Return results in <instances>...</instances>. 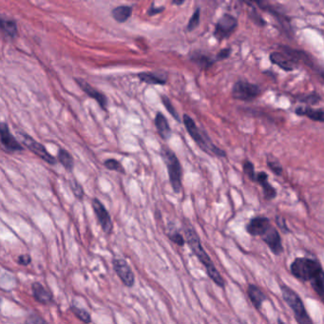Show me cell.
<instances>
[{
  "label": "cell",
  "mask_w": 324,
  "mask_h": 324,
  "mask_svg": "<svg viewBox=\"0 0 324 324\" xmlns=\"http://www.w3.org/2000/svg\"><path fill=\"white\" fill-rule=\"evenodd\" d=\"M183 230H184L185 238L187 244L189 245L194 255L198 258V260L205 267L208 277L216 283L218 286H220L222 288L225 287L226 282H225L223 277L221 276V274L217 270L215 265L213 264L212 260L210 259V257L208 256V254L205 252V250L201 243L198 233L196 232V230L193 228L191 224L186 219L183 220Z\"/></svg>",
  "instance_id": "cell-1"
},
{
  "label": "cell",
  "mask_w": 324,
  "mask_h": 324,
  "mask_svg": "<svg viewBox=\"0 0 324 324\" xmlns=\"http://www.w3.org/2000/svg\"><path fill=\"white\" fill-rule=\"evenodd\" d=\"M183 122H184V125L188 132V134L190 135V137L204 152L209 155H214L217 157L227 156V153L223 149H221L220 147H218L217 145L212 143L211 139L206 134V132L201 131L197 127L196 123L189 115L185 114L183 117Z\"/></svg>",
  "instance_id": "cell-2"
},
{
  "label": "cell",
  "mask_w": 324,
  "mask_h": 324,
  "mask_svg": "<svg viewBox=\"0 0 324 324\" xmlns=\"http://www.w3.org/2000/svg\"><path fill=\"white\" fill-rule=\"evenodd\" d=\"M160 154L164 163L166 164V167L168 168L169 182L172 186L173 192L179 194L182 190V176H183V169L180 161L177 155L166 145L162 146Z\"/></svg>",
  "instance_id": "cell-3"
},
{
  "label": "cell",
  "mask_w": 324,
  "mask_h": 324,
  "mask_svg": "<svg viewBox=\"0 0 324 324\" xmlns=\"http://www.w3.org/2000/svg\"><path fill=\"white\" fill-rule=\"evenodd\" d=\"M291 273L301 281H310L321 270L322 264L317 260L310 258H297L290 266Z\"/></svg>",
  "instance_id": "cell-4"
},
{
  "label": "cell",
  "mask_w": 324,
  "mask_h": 324,
  "mask_svg": "<svg viewBox=\"0 0 324 324\" xmlns=\"http://www.w3.org/2000/svg\"><path fill=\"white\" fill-rule=\"evenodd\" d=\"M280 290H281L282 298L287 303L289 307L292 309L296 321L301 324H313V321L306 311L304 303L300 299V296L287 285H281Z\"/></svg>",
  "instance_id": "cell-5"
},
{
  "label": "cell",
  "mask_w": 324,
  "mask_h": 324,
  "mask_svg": "<svg viewBox=\"0 0 324 324\" xmlns=\"http://www.w3.org/2000/svg\"><path fill=\"white\" fill-rule=\"evenodd\" d=\"M18 136L22 144H24L25 146L29 150H31L34 154H36V156L39 157L41 160L48 163L50 166H54L57 163L55 157L52 156L43 144L38 143L32 136H30L26 132H18Z\"/></svg>",
  "instance_id": "cell-6"
},
{
  "label": "cell",
  "mask_w": 324,
  "mask_h": 324,
  "mask_svg": "<svg viewBox=\"0 0 324 324\" xmlns=\"http://www.w3.org/2000/svg\"><path fill=\"white\" fill-rule=\"evenodd\" d=\"M262 93V89L258 85L246 81H238L232 89V97L240 101H252Z\"/></svg>",
  "instance_id": "cell-7"
},
{
  "label": "cell",
  "mask_w": 324,
  "mask_h": 324,
  "mask_svg": "<svg viewBox=\"0 0 324 324\" xmlns=\"http://www.w3.org/2000/svg\"><path fill=\"white\" fill-rule=\"evenodd\" d=\"M237 27L238 19L231 14H225L217 22L214 36L218 41H223L231 36Z\"/></svg>",
  "instance_id": "cell-8"
},
{
  "label": "cell",
  "mask_w": 324,
  "mask_h": 324,
  "mask_svg": "<svg viewBox=\"0 0 324 324\" xmlns=\"http://www.w3.org/2000/svg\"><path fill=\"white\" fill-rule=\"evenodd\" d=\"M0 141L4 151L8 153L21 152L24 150L23 145L20 144L12 134L8 124L2 122L0 125Z\"/></svg>",
  "instance_id": "cell-9"
},
{
  "label": "cell",
  "mask_w": 324,
  "mask_h": 324,
  "mask_svg": "<svg viewBox=\"0 0 324 324\" xmlns=\"http://www.w3.org/2000/svg\"><path fill=\"white\" fill-rule=\"evenodd\" d=\"M92 205L93 208L94 210V213L97 217V221L98 224L100 225V227L102 228V230L108 234L110 235L113 231V223L111 220V217L109 215L107 208L105 207V205L101 203V201L97 198H93L92 201Z\"/></svg>",
  "instance_id": "cell-10"
},
{
  "label": "cell",
  "mask_w": 324,
  "mask_h": 324,
  "mask_svg": "<svg viewBox=\"0 0 324 324\" xmlns=\"http://www.w3.org/2000/svg\"><path fill=\"white\" fill-rule=\"evenodd\" d=\"M112 265L116 275L120 278L121 281L127 287H132L135 283V276L128 262L124 259L115 258L112 261Z\"/></svg>",
  "instance_id": "cell-11"
},
{
  "label": "cell",
  "mask_w": 324,
  "mask_h": 324,
  "mask_svg": "<svg viewBox=\"0 0 324 324\" xmlns=\"http://www.w3.org/2000/svg\"><path fill=\"white\" fill-rule=\"evenodd\" d=\"M76 84L79 86V88L84 92L85 93L91 98L94 99L101 108L105 111L108 109V99L104 93L99 92L95 88L92 87L87 81H85L82 78H74Z\"/></svg>",
  "instance_id": "cell-12"
},
{
  "label": "cell",
  "mask_w": 324,
  "mask_h": 324,
  "mask_svg": "<svg viewBox=\"0 0 324 324\" xmlns=\"http://www.w3.org/2000/svg\"><path fill=\"white\" fill-rule=\"evenodd\" d=\"M262 238L264 243L269 247V249L274 255L278 256L283 252L281 238L276 228L271 227L266 231V233H264L262 236Z\"/></svg>",
  "instance_id": "cell-13"
},
{
  "label": "cell",
  "mask_w": 324,
  "mask_h": 324,
  "mask_svg": "<svg viewBox=\"0 0 324 324\" xmlns=\"http://www.w3.org/2000/svg\"><path fill=\"white\" fill-rule=\"evenodd\" d=\"M270 228L271 225L269 219L264 216L254 217L246 225V230L251 236L262 237Z\"/></svg>",
  "instance_id": "cell-14"
},
{
  "label": "cell",
  "mask_w": 324,
  "mask_h": 324,
  "mask_svg": "<svg viewBox=\"0 0 324 324\" xmlns=\"http://www.w3.org/2000/svg\"><path fill=\"white\" fill-rule=\"evenodd\" d=\"M270 60L275 64L277 66H278L280 69H282L283 71L286 72H292L296 69V67L298 66V62L294 60L290 55L287 53H281V52H272L269 56Z\"/></svg>",
  "instance_id": "cell-15"
},
{
  "label": "cell",
  "mask_w": 324,
  "mask_h": 324,
  "mask_svg": "<svg viewBox=\"0 0 324 324\" xmlns=\"http://www.w3.org/2000/svg\"><path fill=\"white\" fill-rule=\"evenodd\" d=\"M255 182L258 183L262 186L265 200L270 201V200H273L276 198L277 190L273 187V185L268 182V175L265 172L261 171V172L257 173Z\"/></svg>",
  "instance_id": "cell-16"
},
{
  "label": "cell",
  "mask_w": 324,
  "mask_h": 324,
  "mask_svg": "<svg viewBox=\"0 0 324 324\" xmlns=\"http://www.w3.org/2000/svg\"><path fill=\"white\" fill-rule=\"evenodd\" d=\"M32 293L34 299L41 304H50L53 302V296L40 282L32 284Z\"/></svg>",
  "instance_id": "cell-17"
},
{
  "label": "cell",
  "mask_w": 324,
  "mask_h": 324,
  "mask_svg": "<svg viewBox=\"0 0 324 324\" xmlns=\"http://www.w3.org/2000/svg\"><path fill=\"white\" fill-rule=\"evenodd\" d=\"M154 123H155L157 132L160 135V137L165 141L169 140V138L172 135V132H171V129L169 127V124H168V119L166 118V116L162 112H157Z\"/></svg>",
  "instance_id": "cell-18"
},
{
  "label": "cell",
  "mask_w": 324,
  "mask_h": 324,
  "mask_svg": "<svg viewBox=\"0 0 324 324\" xmlns=\"http://www.w3.org/2000/svg\"><path fill=\"white\" fill-rule=\"evenodd\" d=\"M138 78L148 85H165L167 83V75H163L160 72H140Z\"/></svg>",
  "instance_id": "cell-19"
},
{
  "label": "cell",
  "mask_w": 324,
  "mask_h": 324,
  "mask_svg": "<svg viewBox=\"0 0 324 324\" xmlns=\"http://www.w3.org/2000/svg\"><path fill=\"white\" fill-rule=\"evenodd\" d=\"M247 295L249 300H251L254 307L258 310L261 309L262 304L266 300V296L264 292L259 288L257 285L250 284L247 288Z\"/></svg>",
  "instance_id": "cell-20"
},
{
  "label": "cell",
  "mask_w": 324,
  "mask_h": 324,
  "mask_svg": "<svg viewBox=\"0 0 324 324\" xmlns=\"http://www.w3.org/2000/svg\"><path fill=\"white\" fill-rule=\"evenodd\" d=\"M296 114L299 116H306L309 119L316 122H324V109H315V108H300L296 109Z\"/></svg>",
  "instance_id": "cell-21"
},
{
  "label": "cell",
  "mask_w": 324,
  "mask_h": 324,
  "mask_svg": "<svg viewBox=\"0 0 324 324\" xmlns=\"http://www.w3.org/2000/svg\"><path fill=\"white\" fill-rule=\"evenodd\" d=\"M167 236L169 240L174 242L175 244H177L178 246L180 247L185 246L186 240H185L179 229L176 228V225L173 222H169L167 226Z\"/></svg>",
  "instance_id": "cell-22"
},
{
  "label": "cell",
  "mask_w": 324,
  "mask_h": 324,
  "mask_svg": "<svg viewBox=\"0 0 324 324\" xmlns=\"http://www.w3.org/2000/svg\"><path fill=\"white\" fill-rule=\"evenodd\" d=\"M132 14V8L130 6H119L114 8L111 11V15L114 18L115 21L119 22V23H124L126 22Z\"/></svg>",
  "instance_id": "cell-23"
},
{
  "label": "cell",
  "mask_w": 324,
  "mask_h": 324,
  "mask_svg": "<svg viewBox=\"0 0 324 324\" xmlns=\"http://www.w3.org/2000/svg\"><path fill=\"white\" fill-rule=\"evenodd\" d=\"M0 26H1V30H2L3 34L7 37H10L13 39L17 36V25L15 21L2 16Z\"/></svg>",
  "instance_id": "cell-24"
},
{
  "label": "cell",
  "mask_w": 324,
  "mask_h": 324,
  "mask_svg": "<svg viewBox=\"0 0 324 324\" xmlns=\"http://www.w3.org/2000/svg\"><path fill=\"white\" fill-rule=\"evenodd\" d=\"M316 294L324 302V270H321L316 276L309 281Z\"/></svg>",
  "instance_id": "cell-25"
},
{
  "label": "cell",
  "mask_w": 324,
  "mask_h": 324,
  "mask_svg": "<svg viewBox=\"0 0 324 324\" xmlns=\"http://www.w3.org/2000/svg\"><path fill=\"white\" fill-rule=\"evenodd\" d=\"M57 159L66 170L72 171V169L74 168V159L69 151H67L64 148H59L57 153Z\"/></svg>",
  "instance_id": "cell-26"
},
{
  "label": "cell",
  "mask_w": 324,
  "mask_h": 324,
  "mask_svg": "<svg viewBox=\"0 0 324 324\" xmlns=\"http://www.w3.org/2000/svg\"><path fill=\"white\" fill-rule=\"evenodd\" d=\"M190 59L194 63H196L200 68H202L204 70L209 69L216 62V60L212 59L208 55H205L204 53H199V52L193 53L191 57H190Z\"/></svg>",
  "instance_id": "cell-27"
},
{
  "label": "cell",
  "mask_w": 324,
  "mask_h": 324,
  "mask_svg": "<svg viewBox=\"0 0 324 324\" xmlns=\"http://www.w3.org/2000/svg\"><path fill=\"white\" fill-rule=\"evenodd\" d=\"M70 310L82 323H84V324H91L92 323L91 314L88 312L87 310L82 309V308H79L77 306H72Z\"/></svg>",
  "instance_id": "cell-28"
},
{
  "label": "cell",
  "mask_w": 324,
  "mask_h": 324,
  "mask_svg": "<svg viewBox=\"0 0 324 324\" xmlns=\"http://www.w3.org/2000/svg\"><path fill=\"white\" fill-rule=\"evenodd\" d=\"M104 167L108 168V170H114L117 171L122 174H125V168L121 165L120 162L117 161L116 159H107L104 162Z\"/></svg>",
  "instance_id": "cell-29"
},
{
  "label": "cell",
  "mask_w": 324,
  "mask_h": 324,
  "mask_svg": "<svg viewBox=\"0 0 324 324\" xmlns=\"http://www.w3.org/2000/svg\"><path fill=\"white\" fill-rule=\"evenodd\" d=\"M70 186L72 188V193L74 195V197L80 201H82L84 199V189L82 187V185L77 182L76 180L70 181Z\"/></svg>",
  "instance_id": "cell-30"
},
{
  "label": "cell",
  "mask_w": 324,
  "mask_h": 324,
  "mask_svg": "<svg viewBox=\"0 0 324 324\" xmlns=\"http://www.w3.org/2000/svg\"><path fill=\"white\" fill-rule=\"evenodd\" d=\"M161 98H162V102H163L165 108H167V110L169 112V114H170V115H171L175 120L178 121V122H181L180 116H179L178 112L176 111L175 108L173 107V105H172L171 101L169 100V98L165 96V95H162Z\"/></svg>",
  "instance_id": "cell-31"
},
{
  "label": "cell",
  "mask_w": 324,
  "mask_h": 324,
  "mask_svg": "<svg viewBox=\"0 0 324 324\" xmlns=\"http://www.w3.org/2000/svg\"><path fill=\"white\" fill-rule=\"evenodd\" d=\"M200 13H201V11L200 9L198 8L191 16V18L189 19L188 21V24H187V27H186V30L187 32H192L194 31L199 24H200Z\"/></svg>",
  "instance_id": "cell-32"
},
{
  "label": "cell",
  "mask_w": 324,
  "mask_h": 324,
  "mask_svg": "<svg viewBox=\"0 0 324 324\" xmlns=\"http://www.w3.org/2000/svg\"><path fill=\"white\" fill-rule=\"evenodd\" d=\"M267 165H268V168H270V170L274 174H276L278 176H280L282 174L283 169H282V167L280 166V164L278 163V161L273 160L272 158L268 157V159H267Z\"/></svg>",
  "instance_id": "cell-33"
},
{
  "label": "cell",
  "mask_w": 324,
  "mask_h": 324,
  "mask_svg": "<svg viewBox=\"0 0 324 324\" xmlns=\"http://www.w3.org/2000/svg\"><path fill=\"white\" fill-rule=\"evenodd\" d=\"M243 171H244V173L247 175V177H248L250 180L255 182V179H256L255 168H254V165H253L250 161L246 160V161L243 163Z\"/></svg>",
  "instance_id": "cell-34"
},
{
  "label": "cell",
  "mask_w": 324,
  "mask_h": 324,
  "mask_svg": "<svg viewBox=\"0 0 324 324\" xmlns=\"http://www.w3.org/2000/svg\"><path fill=\"white\" fill-rule=\"evenodd\" d=\"M300 101L306 103V104H310V105H315L317 103H319L321 101V97L317 93H311L309 95H306L304 97H300Z\"/></svg>",
  "instance_id": "cell-35"
},
{
  "label": "cell",
  "mask_w": 324,
  "mask_h": 324,
  "mask_svg": "<svg viewBox=\"0 0 324 324\" xmlns=\"http://www.w3.org/2000/svg\"><path fill=\"white\" fill-rule=\"evenodd\" d=\"M26 324H47V322H46L43 318L39 317L38 315H36V314H31V315L28 317V319L26 320Z\"/></svg>",
  "instance_id": "cell-36"
},
{
  "label": "cell",
  "mask_w": 324,
  "mask_h": 324,
  "mask_svg": "<svg viewBox=\"0 0 324 324\" xmlns=\"http://www.w3.org/2000/svg\"><path fill=\"white\" fill-rule=\"evenodd\" d=\"M231 54V48H223L222 50H220L218 53H217L216 60H225L228 58Z\"/></svg>",
  "instance_id": "cell-37"
},
{
  "label": "cell",
  "mask_w": 324,
  "mask_h": 324,
  "mask_svg": "<svg viewBox=\"0 0 324 324\" xmlns=\"http://www.w3.org/2000/svg\"><path fill=\"white\" fill-rule=\"evenodd\" d=\"M31 263H32V257L30 255H28V254L20 255L17 258V264H20V265L28 266L29 264H31Z\"/></svg>",
  "instance_id": "cell-38"
},
{
  "label": "cell",
  "mask_w": 324,
  "mask_h": 324,
  "mask_svg": "<svg viewBox=\"0 0 324 324\" xmlns=\"http://www.w3.org/2000/svg\"><path fill=\"white\" fill-rule=\"evenodd\" d=\"M276 222L278 227L280 228L283 232H290V230H289L287 226H286V221H285V219H283L282 217H277Z\"/></svg>",
  "instance_id": "cell-39"
},
{
  "label": "cell",
  "mask_w": 324,
  "mask_h": 324,
  "mask_svg": "<svg viewBox=\"0 0 324 324\" xmlns=\"http://www.w3.org/2000/svg\"><path fill=\"white\" fill-rule=\"evenodd\" d=\"M165 11V8L164 7H158V8H155L153 5L148 9V11H147V14L149 15V16H153V15H155V14H157V13H160V12H164Z\"/></svg>",
  "instance_id": "cell-40"
},
{
  "label": "cell",
  "mask_w": 324,
  "mask_h": 324,
  "mask_svg": "<svg viewBox=\"0 0 324 324\" xmlns=\"http://www.w3.org/2000/svg\"><path fill=\"white\" fill-rule=\"evenodd\" d=\"M184 2H185V0H173V1H172V4H175V5L180 6V5H182Z\"/></svg>",
  "instance_id": "cell-41"
},
{
  "label": "cell",
  "mask_w": 324,
  "mask_h": 324,
  "mask_svg": "<svg viewBox=\"0 0 324 324\" xmlns=\"http://www.w3.org/2000/svg\"><path fill=\"white\" fill-rule=\"evenodd\" d=\"M322 77H323V79H324V72L322 73Z\"/></svg>",
  "instance_id": "cell-42"
}]
</instances>
